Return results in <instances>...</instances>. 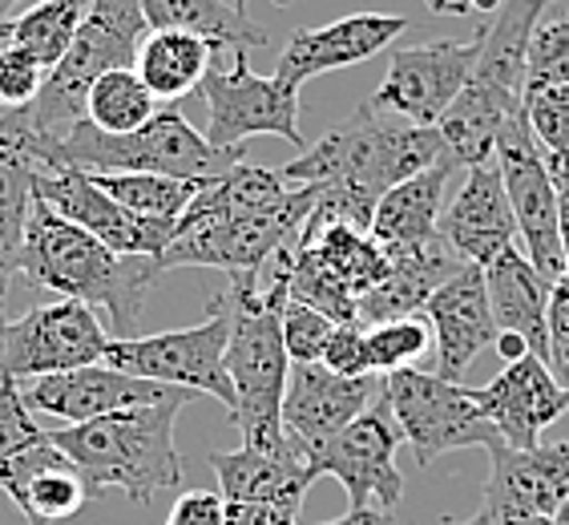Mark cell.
<instances>
[{
  "instance_id": "cell-37",
  "label": "cell",
  "mask_w": 569,
  "mask_h": 525,
  "mask_svg": "<svg viewBox=\"0 0 569 525\" xmlns=\"http://www.w3.org/2000/svg\"><path fill=\"white\" fill-rule=\"evenodd\" d=\"M368 331V360H372V373L388 376L400 373V368H412L432 344V328H428L425 316H405V319H383L372 324Z\"/></svg>"
},
{
  "instance_id": "cell-28",
  "label": "cell",
  "mask_w": 569,
  "mask_h": 525,
  "mask_svg": "<svg viewBox=\"0 0 569 525\" xmlns=\"http://www.w3.org/2000/svg\"><path fill=\"white\" fill-rule=\"evenodd\" d=\"M222 49L214 41H207L202 33H187V29H150L138 49V77L146 81L153 98L174 106L187 93H194L202 86V77L210 73L214 57Z\"/></svg>"
},
{
  "instance_id": "cell-2",
  "label": "cell",
  "mask_w": 569,
  "mask_h": 525,
  "mask_svg": "<svg viewBox=\"0 0 569 525\" xmlns=\"http://www.w3.org/2000/svg\"><path fill=\"white\" fill-rule=\"evenodd\" d=\"M291 242L274 251L259 275H227V287L207 304L219 307L230 324L227 373L234 384L230 420L242 433L247 449L271 457H296L283 433V396L291 380V356L283 344V307L291 299Z\"/></svg>"
},
{
  "instance_id": "cell-17",
  "label": "cell",
  "mask_w": 569,
  "mask_h": 525,
  "mask_svg": "<svg viewBox=\"0 0 569 525\" xmlns=\"http://www.w3.org/2000/svg\"><path fill=\"white\" fill-rule=\"evenodd\" d=\"M383 380L376 376H340L323 360L291 364V380L283 396V433L287 445L307 465V457L323 449L336 433L356 420L380 396Z\"/></svg>"
},
{
  "instance_id": "cell-30",
  "label": "cell",
  "mask_w": 569,
  "mask_h": 525,
  "mask_svg": "<svg viewBox=\"0 0 569 525\" xmlns=\"http://www.w3.org/2000/svg\"><path fill=\"white\" fill-rule=\"evenodd\" d=\"M33 182L37 162L17 146L9 110L0 113V284L9 287L21 279V255H24V230L33 215Z\"/></svg>"
},
{
  "instance_id": "cell-18",
  "label": "cell",
  "mask_w": 569,
  "mask_h": 525,
  "mask_svg": "<svg viewBox=\"0 0 569 525\" xmlns=\"http://www.w3.org/2000/svg\"><path fill=\"white\" fill-rule=\"evenodd\" d=\"M477 396H481L489 425L509 449H537L541 433L569 413V388H561V380L541 356L505 364L501 376L477 388Z\"/></svg>"
},
{
  "instance_id": "cell-31",
  "label": "cell",
  "mask_w": 569,
  "mask_h": 525,
  "mask_svg": "<svg viewBox=\"0 0 569 525\" xmlns=\"http://www.w3.org/2000/svg\"><path fill=\"white\" fill-rule=\"evenodd\" d=\"M146 12L150 29H187V33H202L219 49H263L271 37L259 21H251L242 9H234L230 0H138Z\"/></svg>"
},
{
  "instance_id": "cell-22",
  "label": "cell",
  "mask_w": 569,
  "mask_h": 525,
  "mask_svg": "<svg viewBox=\"0 0 569 525\" xmlns=\"http://www.w3.org/2000/svg\"><path fill=\"white\" fill-rule=\"evenodd\" d=\"M569 493V440L537 445V449H489V482H485V505L497 517L513 514H546L553 517Z\"/></svg>"
},
{
  "instance_id": "cell-51",
  "label": "cell",
  "mask_w": 569,
  "mask_h": 525,
  "mask_svg": "<svg viewBox=\"0 0 569 525\" xmlns=\"http://www.w3.org/2000/svg\"><path fill=\"white\" fill-rule=\"evenodd\" d=\"M501 525H558V522L546 514H513V517H501Z\"/></svg>"
},
{
  "instance_id": "cell-12",
  "label": "cell",
  "mask_w": 569,
  "mask_h": 525,
  "mask_svg": "<svg viewBox=\"0 0 569 525\" xmlns=\"http://www.w3.org/2000/svg\"><path fill=\"white\" fill-rule=\"evenodd\" d=\"M493 162L501 166L505 195H509V207H513L521 247H526V255L533 259L537 271L553 284V279L566 271L558 187H553V178H549L546 150L537 146L533 130H529V121H526V110L501 126Z\"/></svg>"
},
{
  "instance_id": "cell-45",
  "label": "cell",
  "mask_w": 569,
  "mask_h": 525,
  "mask_svg": "<svg viewBox=\"0 0 569 525\" xmlns=\"http://www.w3.org/2000/svg\"><path fill=\"white\" fill-rule=\"evenodd\" d=\"M227 525H299V509L274 502H227Z\"/></svg>"
},
{
  "instance_id": "cell-41",
  "label": "cell",
  "mask_w": 569,
  "mask_h": 525,
  "mask_svg": "<svg viewBox=\"0 0 569 525\" xmlns=\"http://www.w3.org/2000/svg\"><path fill=\"white\" fill-rule=\"evenodd\" d=\"M49 69L41 66V57L29 53L24 44H4L0 49V106L4 110H24L29 101L41 93Z\"/></svg>"
},
{
  "instance_id": "cell-33",
  "label": "cell",
  "mask_w": 569,
  "mask_h": 525,
  "mask_svg": "<svg viewBox=\"0 0 569 525\" xmlns=\"http://www.w3.org/2000/svg\"><path fill=\"white\" fill-rule=\"evenodd\" d=\"M113 202L142 219H182L202 178H170V175H89Z\"/></svg>"
},
{
  "instance_id": "cell-50",
  "label": "cell",
  "mask_w": 569,
  "mask_h": 525,
  "mask_svg": "<svg viewBox=\"0 0 569 525\" xmlns=\"http://www.w3.org/2000/svg\"><path fill=\"white\" fill-rule=\"evenodd\" d=\"M428 9H432V12H445V17H469V12H472V0H428Z\"/></svg>"
},
{
  "instance_id": "cell-34",
  "label": "cell",
  "mask_w": 569,
  "mask_h": 525,
  "mask_svg": "<svg viewBox=\"0 0 569 525\" xmlns=\"http://www.w3.org/2000/svg\"><path fill=\"white\" fill-rule=\"evenodd\" d=\"M158 113V98H153L138 69H110L93 81L86 98V118L106 133H130Z\"/></svg>"
},
{
  "instance_id": "cell-26",
  "label": "cell",
  "mask_w": 569,
  "mask_h": 525,
  "mask_svg": "<svg viewBox=\"0 0 569 525\" xmlns=\"http://www.w3.org/2000/svg\"><path fill=\"white\" fill-rule=\"evenodd\" d=\"M489 304L501 331H517L529 339V351L546 360L549 356V279L533 267L526 247H505L497 259L481 267Z\"/></svg>"
},
{
  "instance_id": "cell-29",
  "label": "cell",
  "mask_w": 569,
  "mask_h": 525,
  "mask_svg": "<svg viewBox=\"0 0 569 525\" xmlns=\"http://www.w3.org/2000/svg\"><path fill=\"white\" fill-rule=\"evenodd\" d=\"M210 469L219 477V493L227 502H274L299 509L311 489L307 465L299 457H271L259 449L210 453Z\"/></svg>"
},
{
  "instance_id": "cell-35",
  "label": "cell",
  "mask_w": 569,
  "mask_h": 525,
  "mask_svg": "<svg viewBox=\"0 0 569 525\" xmlns=\"http://www.w3.org/2000/svg\"><path fill=\"white\" fill-rule=\"evenodd\" d=\"M89 4H93V0H37L33 9H24L21 17H12V24H17V44H24L29 53L41 57L44 69H53L57 61L66 57L69 44H73Z\"/></svg>"
},
{
  "instance_id": "cell-19",
  "label": "cell",
  "mask_w": 569,
  "mask_h": 525,
  "mask_svg": "<svg viewBox=\"0 0 569 525\" xmlns=\"http://www.w3.org/2000/svg\"><path fill=\"white\" fill-rule=\"evenodd\" d=\"M420 316L428 319L432 339H437V373L445 380H460L485 348H493L501 331L493 319V304H489L485 271L472 262H465L449 284L432 291Z\"/></svg>"
},
{
  "instance_id": "cell-25",
  "label": "cell",
  "mask_w": 569,
  "mask_h": 525,
  "mask_svg": "<svg viewBox=\"0 0 569 525\" xmlns=\"http://www.w3.org/2000/svg\"><path fill=\"white\" fill-rule=\"evenodd\" d=\"M388 271L380 284L360 299V324H383V319L420 316L440 284H449L452 275L465 267L457 255L437 239L412 242V247H383Z\"/></svg>"
},
{
  "instance_id": "cell-36",
  "label": "cell",
  "mask_w": 569,
  "mask_h": 525,
  "mask_svg": "<svg viewBox=\"0 0 569 525\" xmlns=\"http://www.w3.org/2000/svg\"><path fill=\"white\" fill-rule=\"evenodd\" d=\"M291 299L316 307L336 324H360V299L328 271V262L319 259L311 247L291 242Z\"/></svg>"
},
{
  "instance_id": "cell-16",
  "label": "cell",
  "mask_w": 569,
  "mask_h": 525,
  "mask_svg": "<svg viewBox=\"0 0 569 525\" xmlns=\"http://www.w3.org/2000/svg\"><path fill=\"white\" fill-rule=\"evenodd\" d=\"M17 388H21V400L37 416H49V420H61V425H86V420H98V416L138 405H158L166 396L182 393L178 384L130 376L106 360L73 368V373L24 376V380H17Z\"/></svg>"
},
{
  "instance_id": "cell-38",
  "label": "cell",
  "mask_w": 569,
  "mask_h": 525,
  "mask_svg": "<svg viewBox=\"0 0 569 525\" xmlns=\"http://www.w3.org/2000/svg\"><path fill=\"white\" fill-rule=\"evenodd\" d=\"M526 121L546 153H569V81L526 89Z\"/></svg>"
},
{
  "instance_id": "cell-53",
  "label": "cell",
  "mask_w": 569,
  "mask_h": 525,
  "mask_svg": "<svg viewBox=\"0 0 569 525\" xmlns=\"http://www.w3.org/2000/svg\"><path fill=\"white\" fill-rule=\"evenodd\" d=\"M12 41H17V24H12V17H9V21H0V49Z\"/></svg>"
},
{
  "instance_id": "cell-40",
  "label": "cell",
  "mask_w": 569,
  "mask_h": 525,
  "mask_svg": "<svg viewBox=\"0 0 569 525\" xmlns=\"http://www.w3.org/2000/svg\"><path fill=\"white\" fill-rule=\"evenodd\" d=\"M331 331H336V319H328L316 307L299 304V299H287L283 307V344L291 364H311L323 360V348H328Z\"/></svg>"
},
{
  "instance_id": "cell-9",
  "label": "cell",
  "mask_w": 569,
  "mask_h": 525,
  "mask_svg": "<svg viewBox=\"0 0 569 525\" xmlns=\"http://www.w3.org/2000/svg\"><path fill=\"white\" fill-rule=\"evenodd\" d=\"M110 344L113 331H106L98 307L81 299L37 304L17 319H0V384L101 364Z\"/></svg>"
},
{
  "instance_id": "cell-7",
  "label": "cell",
  "mask_w": 569,
  "mask_h": 525,
  "mask_svg": "<svg viewBox=\"0 0 569 525\" xmlns=\"http://www.w3.org/2000/svg\"><path fill=\"white\" fill-rule=\"evenodd\" d=\"M383 400L392 405V416L405 445L417 453V465H432L445 453L457 449H493L501 445L497 428L481 408L477 388L460 380H445L440 373L425 368H400L383 376Z\"/></svg>"
},
{
  "instance_id": "cell-10",
  "label": "cell",
  "mask_w": 569,
  "mask_h": 525,
  "mask_svg": "<svg viewBox=\"0 0 569 525\" xmlns=\"http://www.w3.org/2000/svg\"><path fill=\"white\" fill-rule=\"evenodd\" d=\"M227 339L230 324L219 307H207V319L182 331H158V336L113 339L106 351V364L130 376H146L158 384L194 388L234 408V384L227 373Z\"/></svg>"
},
{
  "instance_id": "cell-20",
  "label": "cell",
  "mask_w": 569,
  "mask_h": 525,
  "mask_svg": "<svg viewBox=\"0 0 569 525\" xmlns=\"http://www.w3.org/2000/svg\"><path fill=\"white\" fill-rule=\"evenodd\" d=\"M437 235L460 262H472V267H485L505 247H513L517 219L509 195H505L501 166H469L460 190L449 198V207L440 210Z\"/></svg>"
},
{
  "instance_id": "cell-27",
  "label": "cell",
  "mask_w": 569,
  "mask_h": 525,
  "mask_svg": "<svg viewBox=\"0 0 569 525\" xmlns=\"http://www.w3.org/2000/svg\"><path fill=\"white\" fill-rule=\"evenodd\" d=\"M457 175V162L449 153L440 162L425 166L420 175L396 182L388 195L376 202L372 235L380 247H412V242L437 239V222L445 210V190Z\"/></svg>"
},
{
  "instance_id": "cell-5",
  "label": "cell",
  "mask_w": 569,
  "mask_h": 525,
  "mask_svg": "<svg viewBox=\"0 0 569 525\" xmlns=\"http://www.w3.org/2000/svg\"><path fill=\"white\" fill-rule=\"evenodd\" d=\"M194 396V388H182V393L166 396L158 405L121 408V413L98 416L86 425L44 428V437L73 460V469L89 485V497H98L106 489H121L130 502L150 505L158 493H170L182 485L174 420Z\"/></svg>"
},
{
  "instance_id": "cell-43",
  "label": "cell",
  "mask_w": 569,
  "mask_h": 525,
  "mask_svg": "<svg viewBox=\"0 0 569 525\" xmlns=\"http://www.w3.org/2000/svg\"><path fill=\"white\" fill-rule=\"evenodd\" d=\"M323 364L340 376H376L372 360H368V331H363V324H336L328 348H323Z\"/></svg>"
},
{
  "instance_id": "cell-57",
  "label": "cell",
  "mask_w": 569,
  "mask_h": 525,
  "mask_svg": "<svg viewBox=\"0 0 569 525\" xmlns=\"http://www.w3.org/2000/svg\"><path fill=\"white\" fill-rule=\"evenodd\" d=\"M561 388H569V373H566V376H561Z\"/></svg>"
},
{
  "instance_id": "cell-42",
  "label": "cell",
  "mask_w": 569,
  "mask_h": 525,
  "mask_svg": "<svg viewBox=\"0 0 569 525\" xmlns=\"http://www.w3.org/2000/svg\"><path fill=\"white\" fill-rule=\"evenodd\" d=\"M44 440V428L37 420V413L21 400L17 380L0 384V465L17 453H24L29 445Z\"/></svg>"
},
{
  "instance_id": "cell-4",
  "label": "cell",
  "mask_w": 569,
  "mask_h": 525,
  "mask_svg": "<svg viewBox=\"0 0 569 525\" xmlns=\"http://www.w3.org/2000/svg\"><path fill=\"white\" fill-rule=\"evenodd\" d=\"M12 113V130L17 146L37 162V170H81V175H170V178H219L230 166L242 162L247 150H219L207 142V133L194 130L178 110H158L146 126L130 133H106L93 121H77L66 138H37L24 130L17 110Z\"/></svg>"
},
{
  "instance_id": "cell-15",
  "label": "cell",
  "mask_w": 569,
  "mask_h": 525,
  "mask_svg": "<svg viewBox=\"0 0 569 525\" xmlns=\"http://www.w3.org/2000/svg\"><path fill=\"white\" fill-rule=\"evenodd\" d=\"M33 195L41 202H49L61 219L98 235L118 255H153L158 259L178 235V219H142V215L126 210L121 202H113L89 175L69 170V166L37 170Z\"/></svg>"
},
{
  "instance_id": "cell-47",
  "label": "cell",
  "mask_w": 569,
  "mask_h": 525,
  "mask_svg": "<svg viewBox=\"0 0 569 525\" xmlns=\"http://www.w3.org/2000/svg\"><path fill=\"white\" fill-rule=\"evenodd\" d=\"M328 525H396L392 522V509H380V505H363V509H348L343 517Z\"/></svg>"
},
{
  "instance_id": "cell-56",
  "label": "cell",
  "mask_w": 569,
  "mask_h": 525,
  "mask_svg": "<svg viewBox=\"0 0 569 525\" xmlns=\"http://www.w3.org/2000/svg\"><path fill=\"white\" fill-rule=\"evenodd\" d=\"M4 291H9V287H4V284H0V304H4Z\"/></svg>"
},
{
  "instance_id": "cell-21",
  "label": "cell",
  "mask_w": 569,
  "mask_h": 525,
  "mask_svg": "<svg viewBox=\"0 0 569 525\" xmlns=\"http://www.w3.org/2000/svg\"><path fill=\"white\" fill-rule=\"evenodd\" d=\"M400 33H408V17H396V12H351L343 21L319 24V29H296L274 73L303 89L311 77L360 66L368 57L383 53Z\"/></svg>"
},
{
  "instance_id": "cell-11",
  "label": "cell",
  "mask_w": 569,
  "mask_h": 525,
  "mask_svg": "<svg viewBox=\"0 0 569 525\" xmlns=\"http://www.w3.org/2000/svg\"><path fill=\"white\" fill-rule=\"evenodd\" d=\"M405 445V433L396 425L392 405L383 400V388L372 405L363 408L343 433L316 449L307 457V477H336L348 489L351 509L363 505H380V509H396L405 497V477L396 469V449Z\"/></svg>"
},
{
  "instance_id": "cell-39",
  "label": "cell",
  "mask_w": 569,
  "mask_h": 525,
  "mask_svg": "<svg viewBox=\"0 0 569 525\" xmlns=\"http://www.w3.org/2000/svg\"><path fill=\"white\" fill-rule=\"evenodd\" d=\"M549 81H569V12L541 21L529 41L526 89L549 86Z\"/></svg>"
},
{
  "instance_id": "cell-52",
  "label": "cell",
  "mask_w": 569,
  "mask_h": 525,
  "mask_svg": "<svg viewBox=\"0 0 569 525\" xmlns=\"http://www.w3.org/2000/svg\"><path fill=\"white\" fill-rule=\"evenodd\" d=\"M449 525H501V517H497V509L481 505V514L477 517H469V522H449Z\"/></svg>"
},
{
  "instance_id": "cell-46",
  "label": "cell",
  "mask_w": 569,
  "mask_h": 525,
  "mask_svg": "<svg viewBox=\"0 0 569 525\" xmlns=\"http://www.w3.org/2000/svg\"><path fill=\"white\" fill-rule=\"evenodd\" d=\"M497 356H501V364H517V360H526V356H533L529 351V339L526 336H517V331H497Z\"/></svg>"
},
{
  "instance_id": "cell-44",
  "label": "cell",
  "mask_w": 569,
  "mask_h": 525,
  "mask_svg": "<svg viewBox=\"0 0 569 525\" xmlns=\"http://www.w3.org/2000/svg\"><path fill=\"white\" fill-rule=\"evenodd\" d=\"M546 364L553 368V376L569 373V267L553 279L549 287V356Z\"/></svg>"
},
{
  "instance_id": "cell-32",
  "label": "cell",
  "mask_w": 569,
  "mask_h": 525,
  "mask_svg": "<svg viewBox=\"0 0 569 525\" xmlns=\"http://www.w3.org/2000/svg\"><path fill=\"white\" fill-rule=\"evenodd\" d=\"M296 239L328 262V271L356 299L368 296L383 279V271H388V255L376 242V235L363 227H351V222H328V227H316V230H299Z\"/></svg>"
},
{
  "instance_id": "cell-58",
  "label": "cell",
  "mask_w": 569,
  "mask_h": 525,
  "mask_svg": "<svg viewBox=\"0 0 569 525\" xmlns=\"http://www.w3.org/2000/svg\"><path fill=\"white\" fill-rule=\"evenodd\" d=\"M166 525H182V522H166Z\"/></svg>"
},
{
  "instance_id": "cell-8",
  "label": "cell",
  "mask_w": 569,
  "mask_h": 525,
  "mask_svg": "<svg viewBox=\"0 0 569 525\" xmlns=\"http://www.w3.org/2000/svg\"><path fill=\"white\" fill-rule=\"evenodd\" d=\"M207 101V142L219 150H234L254 133H271L283 142L303 150V133H299V86L283 81L279 73L259 77L247 66V53H230V61H219L198 86Z\"/></svg>"
},
{
  "instance_id": "cell-48",
  "label": "cell",
  "mask_w": 569,
  "mask_h": 525,
  "mask_svg": "<svg viewBox=\"0 0 569 525\" xmlns=\"http://www.w3.org/2000/svg\"><path fill=\"white\" fill-rule=\"evenodd\" d=\"M546 166L553 187H569V153H546Z\"/></svg>"
},
{
  "instance_id": "cell-54",
  "label": "cell",
  "mask_w": 569,
  "mask_h": 525,
  "mask_svg": "<svg viewBox=\"0 0 569 525\" xmlns=\"http://www.w3.org/2000/svg\"><path fill=\"white\" fill-rule=\"evenodd\" d=\"M17 4H24V0H0V21H9Z\"/></svg>"
},
{
  "instance_id": "cell-6",
  "label": "cell",
  "mask_w": 569,
  "mask_h": 525,
  "mask_svg": "<svg viewBox=\"0 0 569 525\" xmlns=\"http://www.w3.org/2000/svg\"><path fill=\"white\" fill-rule=\"evenodd\" d=\"M150 24L138 0H93L66 57L49 69L41 93L21 113L24 130L37 138H66L86 121V98L93 81L110 69H133Z\"/></svg>"
},
{
  "instance_id": "cell-49",
  "label": "cell",
  "mask_w": 569,
  "mask_h": 525,
  "mask_svg": "<svg viewBox=\"0 0 569 525\" xmlns=\"http://www.w3.org/2000/svg\"><path fill=\"white\" fill-rule=\"evenodd\" d=\"M558 210H561V255L569 267V187H558Z\"/></svg>"
},
{
  "instance_id": "cell-13",
  "label": "cell",
  "mask_w": 569,
  "mask_h": 525,
  "mask_svg": "<svg viewBox=\"0 0 569 525\" xmlns=\"http://www.w3.org/2000/svg\"><path fill=\"white\" fill-rule=\"evenodd\" d=\"M303 230V219L291 215H267V219H230V215H207L187 210L178 219V235L170 239L158 267H219L227 275H259L274 251Z\"/></svg>"
},
{
  "instance_id": "cell-23",
  "label": "cell",
  "mask_w": 569,
  "mask_h": 525,
  "mask_svg": "<svg viewBox=\"0 0 569 525\" xmlns=\"http://www.w3.org/2000/svg\"><path fill=\"white\" fill-rule=\"evenodd\" d=\"M549 0H501L493 21L477 37V61H472L469 89L481 98L497 101L509 113L526 101V61L533 29L541 24Z\"/></svg>"
},
{
  "instance_id": "cell-55",
  "label": "cell",
  "mask_w": 569,
  "mask_h": 525,
  "mask_svg": "<svg viewBox=\"0 0 569 525\" xmlns=\"http://www.w3.org/2000/svg\"><path fill=\"white\" fill-rule=\"evenodd\" d=\"M230 4H234V9L247 12V0H230ZM274 4H291V0H274Z\"/></svg>"
},
{
  "instance_id": "cell-3",
  "label": "cell",
  "mask_w": 569,
  "mask_h": 525,
  "mask_svg": "<svg viewBox=\"0 0 569 525\" xmlns=\"http://www.w3.org/2000/svg\"><path fill=\"white\" fill-rule=\"evenodd\" d=\"M153 255H118L86 227L61 219L49 202L37 198L24 230L21 279L61 299H81L110 316L113 339H130L150 287L162 279Z\"/></svg>"
},
{
  "instance_id": "cell-24",
  "label": "cell",
  "mask_w": 569,
  "mask_h": 525,
  "mask_svg": "<svg viewBox=\"0 0 569 525\" xmlns=\"http://www.w3.org/2000/svg\"><path fill=\"white\" fill-rule=\"evenodd\" d=\"M0 489L21 509L24 525H61L89 502L86 477L49 437L0 465Z\"/></svg>"
},
{
  "instance_id": "cell-14",
  "label": "cell",
  "mask_w": 569,
  "mask_h": 525,
  "mask_svg": "<svg viewBox=\"0 0 569 525\" xmlns=\"http://www.w3.org/2000/svg\"><path fill=\"white\" fill-rule=\"evenodd\" d=\"M477 41H428V44H400L388 57L383 86L376 89L372 106L392 118H405L412 126H437L460 89L469 86Z\"/></svg>"
},
{
  "instance_id": "cell-1",
  "label": "cell",
  "mask_w": 569,
  "mask_h": 525,
  "mask_svg": "<svg viewBox=\"0 0 569 525\" xmlns=\"http://www.w3.org/2000/svg\"><path fill=\"white\" fill-rule=\"evenodd\" d=\"M440 158H445V138L437 126H412L363 101L348 121L303 146V153L279 175L291 187H311V215L303 230L328 222L372 230L376 202L396 182L420 175Z\"/></svg>"
}]
</instances>
